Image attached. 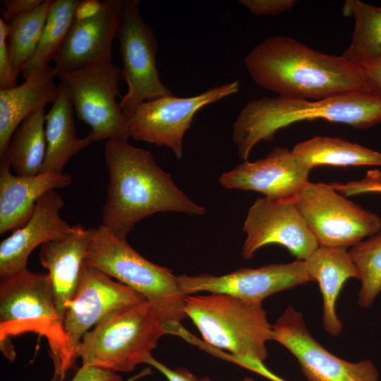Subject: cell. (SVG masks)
<instances>
[{
	"label": "cell",
	"instance_id": "1",
	"mask_svg": "<svg viewBox=\"0 0 381 381\" xmlns=\"http://www.w3.org/2000/svg\"><path fill=\"white\" fill-rule=\"evenodd\" d=\"M104 157L109 183L102 224L117 236L126 238L137 222L155 213L205 214V209L176 186L150 152L128 140H109Z\"/></svg>",
	"mask_w": 381,
	"mask_h": 381
},
{
	"label": "cell",
	"instance_id": "2",
	"mask_svg": "<svg viewBox=\"0 0 381 381\" xmlns=\"http://www.w3.org/2000/svg\"><path fill=\"white\" fill-rule=\"evenodd\" d=\"M244 62L256 84L281 97L322 99L369 91L361 67L289 36L267 38L252 49Z\"/></svg>",
	"mask_w": 381,
	"mask_h": 381
},
{
	"label": "cell",
	"instance_id": "3",
	"mask_svg": "<svg viewBox=\"0 0 381 381\" xmlns=\"http://www.w3.org/2000/svg\"><path fill=\"white\" fill-rule=\"evenodd\" d=\"M323 119L367 128L381 122V98L357 91L322 99L264 97L248 102L233 123V141L247 161L256 144L296 122Z\"/></svg>",
	"mask_w": 381,
	"mask_h": 381
},
{
	"label": "cell",
	"instance_id": "4",
	"mask_svg": "<svg viewBox=\"0 0 381 381\" xmlns=\"http://www.w3.org/2000/svg\"><path fill=\"white\" fill-rule=\"evenodd\" d=\"M26 332L44 337L54 364L51 381H64L70 370L66 339L49 276L27 268L0 281V349L16 358L11 337Z\"/></svg>",
	"mask_w": 381,
	"mask_h": 381
},
{
	"label": "cell",
	"instance_id": "5",
	"mask_svg": "<svg viewBox=\"0 0 381 381\" xmlns=\"http://www.w3.org/2000/svg\"><path fill=\"white\" fill-rule=\"evenodd\" d=\"M83 264L97 269L143 295L152 306L168 332L179 329L186 317L178 277L136 252L102 224L92 228Z\"/></svg>",
	"mask_w": 381,
	"mask_h": 381
},
{
	"label": "cell",
	"instance_id": "6",
	"mask_svg": "<svg viewBox=\"0 0 381 381\" xmlns=\"http://www.w3.org/2000/svg\"><path fill=\"white\" fill-rule=\"evenodd\" d=\"M184 312L208 344L228 351L238 363L265 361L274 332L262 303L226 294L187 295Z\"/></svg>",
	"mask_w": 381,
	"mask_h": 381
},
{
	"label": "cell",
	"instance_id": "7",
	"mask_svg": "<svg viewBox=\"0 0 381 381\" xmlns=\"http://www.w3.org/2000/svg\"><path fill=\"white\" fill-rule=\"evenodd\" d=\"M168 330L147 301L119 309L86 332L76 349L82 366L128 373L145 363Z\"/></svg>",
	"mask_w": 381,
	"mask_h": 381
},
{
	"label": "cell",
	"instance_id": "8",
	"mask_svg": "<svg viewBox=\"0 0 381 381\" xmlns=\"http://www.w3.org/2000/svg\"><path fill=\"white\" fill-rule=\"evenodd\" d=\"M56 77L78 119L90 127L87 135L92 142L131 138L126 115L116 101L121 79L119 67L110 62L60 72Z\"/></svg>",
	"mask_w": 381,
	"mask_h": 381
},
{
	"label": "cell",
	"instance_id": "9",
	"mask_svg": "<svg viewBox=\"0 0 381 381\" xmlns=\"http://www.w3.org/2000/svg\"><path fill=\"white\" fill-rule=\"evenodd\" d=\"M319 246L351 247L381 231V217L330 184L308 181L294 200Z\"/></svg>",
	"mask_w": 381,
	"mask_h": 381
},
{
	"label": "cell",
	"instance_id": "10",
	"mask_svg": "<svg viewBox=\"0 0 381 381\" xmlns=\"http://www.w3.org/2000/svg\"><path fill=\"white\" fill-rule=\"evenodd\" d=\"M238 81L211 87L190 97L164 95L146 100L125 114L131 137L168 147L180 159L183 139L195 114L203 107L239 90Z\"/></svg>",
	"mask_w": 381,
	"mask_h": 381
},
{
	"label": "cell",
	"instance_id": "11",
	"mask_svg": "<svg viewBox=\"0 0 381 381\" xmlns=\"http://www.w3.org/2000/svg\"><path fill=\"white\" fill-rule=\"evenodd\" d=\"M140 1L126 0L117 37L120 44L121 79L128 92L119 106L129 113L140 103L173 93L162 83L156 66L157 41L139 12Z\"/></svg>",
	"mask_w": 381,
	"mask_h": 381
},
{
	"label": "cell",
	"instance_id": "12",
	"mask_svg": "<svg viewBox=\"0 0 381 381\" xmlns=\"http://www.w3.org/2000/svg\"><path fill=\"white\" fill-rule=\"evenodd\" d=\"M145 300L126 285L83 264L77 291L66 303L63 319L70 369L77 359L76 349L91 327L114 311Z\"/></svg>",
	"mask_w": 381,
	"mask_h": 381
},
{
	"label": "cell",
	"instance_id": "13",
	"mask_svg": "<svg viewBox=\"0 0 381 381\" xmlns=\"http://www.w3.org/2000/svg\"><path fill=\"white\" fill-rule=\"evenodd\" d=\"M272 329L274 340L294 355L308 381H380L372 361L349 362L324 348L310 333L303 314L291 306Z\"/></svg>",
	"mask_w": 381,
	"mask_h": 381
},
{
	"label": "cell",
	"instance_id": "14",
	"mask_svg": "<svg viewBox=\"0 0 381 381\" xmlns=\"http://www.w3.org/2000/svg\"><path fill=\"white\" fill-rule=\"evenodd\" d=\"M243 229L246 234L241 250L244 260L252 258L260 248L276 243L297 260H305L319 246L294 201L257 198Z\"/></svg>",
	"mask_w": 381,
	"mask_h": 381
},
{
	"label": "cell",
	"instance_id": "15",
	"mask_svg": "<svg viewBox=\"0 0 381 381\" xmlns=\"http://www.w3.org/2000/svg\"><path fill=\"white\" fill-rule=\"evenodd\" d=\"M177 277L180 289L185 295L205 291L256 303H262L277 292L313 282L304 260H301L258 268H241L220 276L183 274Z\"/></svg>",
	"mask_w": 381,
	"mask_h": 381
},
{
	"label": "cell",
	"instance_id": "16",
	"mask_svg": "<svg viewBox=\"0 0 381 381\" xmlns=\"http://www.w3.org/2000/svg\"><path fill=\"white\" fill-rule=\"evenodd\" d=\"M126 0H103L94 16L74 18L54 62L56 73L111 62Z\"/></svg>",
	"mask_w": 381,
	"mask_h": 381
},
{
	"label": "cell",
	"instance_id": "17",
	"mask_svg": "<svg viewBox=\"0 0 381 381\" xmlns=\"http://www.w3.org/2000/svg\"><path fill=\"white\" fill-rule=\"evenodd\" d=\"M310 171L291 150L277 147L262 159L243 161L223 173L219 182L227 189L253 190L271 199L294 202L309 181Z\"/></svg>",
	"mask_w": 381,
	"mask_h": 381
},
{
	"label": "cell",
	"instance_id": "18",
	"mask_svg": "<svg viewBox=\"0 0 381 381\" xmlns=\"http://www.w3.org/2000/svg\"><path fill=\"white\" fill-rule=\"evenodd\" d=\"M64 205L55 190L37 202L28 221L0 244V277L6 278L26 269L30 254L38 246L64 237L71 226L61 217Z\"/></svg>",
	"mask_w": 381,
	"mask_h": 381
},
{
	"label": "cell",
	"instance_id": "19",
	"mask_svg": "<svg viewBox=\"0 0 381 381\" xmlns=\"http://www.w3.org/2000/svg\"><path fill=\"white\" fill-rule=\"evenodd\" d=\"M0 234L15 231L31 217L38 200L46 193L68 186V174L44 172L30 176L13 174L0 159Z\"/></svg>",
	"mask_w": 381,
	"mask_h": 381
},
{
	"label": "cell",
	"instance_id": "20",
	"mask_svg": "<svg viewBox=\"0 0 381 381\" xmlns=\"http://www.w3.org/2000/svg\"><path fill=\"white\" fill-rule=\"evenodd\" d=\"M91 233L92 228L75 224L62 238L40 247V262L49 271L56 310L62 320L65 304L74 296L78 287Z\"/></svg>",
	"mask_w": 381,
	"mask_h": 381
},
{
	"label": "cell",
	"instance_id": "21",
	"mask_svg": "<svg viewBox=\"0 0 381 381\" xmlns=\"http://www.w3.org/2000/svg\"><path fill=\"white\" fill-rule=\"evenodd\" d=\"M56 71L49 65L41 68L20 85L0 89V159L4 157L11 138L21 122L47 103L52 104L59 93L54 78Z\"/></svg>",
	"mask_w": 381,
	"mask_h": 381
},
{
	"label": "cell",
	"instance_id": "22",
	"mask_svg": "<svg viewBox=\"0 0 381 381\" xmlns=\"http://www.w3.org/2000/svg\"><path fill=\"white\" fill-rule=\"evenodd\" d=\"M307 272L319 284L323 298L325 331L337 337L343 325L336 313V303L346 281L359 279L358 270L346 248L319 246L305 260Z\"/></svg>",
	"mask_w": 381,
	"mask_h": 381
},
{
	"label": "cell",
	"instance_id": "23",
	"mask_svg": "<svg viewBox=\"0 0 381 381\" xmlns=\"http://www.w3.org/2000/svg\"><path fill=\"white\" fill-rule=\"evenodd\" d=\"M59 93L45 115L46 155L40 173H63L68 162L92 141L87 135L76 136L74 109L64 87L59 84Z\"/></svg>",
	"mask_w": 381,
	"mask_h": 381
},
{
	"label": "cell",
	"instance_id": "24",
	"mask_svg": "<svg viewBox=\"0 0 381 381\" xmlns=\"http://www.w3.org/2000/svg\"><path fill=\"white\" fill-rule=\"evenodd\" d=\"M291 151L310 170L320 165L381 166V152L339 138L315 136L299 142Z\"/></svg>",
	"mask_w": 381,
	"mask_h": 381
},
{
	"label": "cell",
	"instance_id": "25",
	"mask_svg": "<svg viewBox=\"0 0 381 381\" xmlns=\"http://www.w3.org/2000/svg\"><path fill=\"white\" fill-rule=\"evenodd\" d=\"M44 107L25 118L13 132L5 159L16 175L30 176L40 173L46 155Z\"/></svg>",
	"mask_w": 381,
	"mask_h": 381
},
{
	"label": "cell",
	"instance_id": "26",
	"mask_svg": "<svg viewBox=\"0 0 381 381\" xmlns=\"http://www.w3.org/2000/svg\"><path fill=\"white\" fill-rule=\"evenodd\" d=\"M342 10L344 16L353 18L355 28L351 44L341 56L357 66L381 58V7L346 0Z\"/></svg>",
	"mask_w": 381,
	"mask_h": 381
},
{
	"label": "cell",
	"instance_id": "27",
	"mask_svg": "<svg viewBox=\"0 0 381 381\" xmlns=\"http://www.w3.org/2000/svg\"><path fill=\"white\" fill-rule=\"evenodd\" d=\"M80 2V0H54L35 52L21 71L24 79L54 61L68 35Z\"/></svg>",
	"mask_w": 381,
	"mask_h": 381
},
{
	"label": "cell",
	"instance_id": "28",
	"mask_svg": "<svg viewBox=\"0 0 381 381\" xmlns=\"http://www.w3.org/2000/svg\"><path fill=\"white\" fill-rule=\"evenodd\" d=\"M54 0H45L32 11L8 24L7 47L13 69L19 73L35 52Z\"/></svg>",
	"mask_w": 381,
	"mask_h": 381
},
{
	"label": "cell",
	"instance_id": "29",
	"mask_svg": "<svg viewBox=\"0 0 381 381\" xmlns=\"http://www.w3.org/2000/svg\"><path fill=\"white\" fill-rule=\"evenodd\" d=\"M349 253L358 270V303L368 308L381 292V231L351 246Z\"/></svg>",
	"mask_w": 381,
	"mask_h": 381
},
{
	"label": "cell",
	"instance_id": "30",
	"mask_svg": "<svg viewBox=\"0 0 381 381\" xmlns=\"http://www.w3.org/2000/svg\"><path fill=\"white\" fill-rule=\"evenodd\" d=\"M330 185L345 197L365 193H381V171L377 169L369 170L361 180L344 183H332Z\"/></svg>",
	"mask_w": 381,
	"mask_h": 381
},
{
	"label": "cell",
	"instance_id": "31",
	"mask_svg": "<svg viewBox=\"0 0 381 381\" xmlns=\"http://www.w3.org/2000/svg\"><path fill=\"white\" fill-rule=\"evenodd\" d=\"M8 29V24L0 18V89L17 86L18 73L12 67L7 47Z\"/></svg>",
	"mask_w": 381,
	"mask_h": 381
},
{
	"label": "cell",
	"instance_id": "32",
	"mask_svg": "<svg viewBox=\"0 0 381 381\" xmlns=\"http://www.w3.org/2000/svg\"><path fill=\"white\" fill-rule=\"evenodd\" d=\"M238 2L251 13L258 16H276L291 10L295 0H241Z\"/></svg>",
	"mask_w": 381,
	"mask_h": 381
},
{
	"label": "cell",
	"instance_id": "33",
	"mask_svg": "<svg viewBox=\"0 0 381 381\" xmlns=\"http://www.w3.org/2000/svg\"><path fill=\"white\" fill-rule=\"evenodd\" d=\"M42 2V0L3 1L1 19L8 24L15 18L32 11Z\"/></svg>",
	"mask_w": 381,
	"mask_h": 381
},
{
	"label": "cell",
	"instance_id": "34",
	"mask_svg": "<svg viewBox=\"0 0 381 381\" xmlns=\"http://www.w3.org/2000/svg\"><path fill=\"white\" fill-rule=\"evenodd\" d=\"M69 381H123L115 372L97 367L81 366Z\"/></svg>",
	"mask_w": 381,
	"mask_h": 381
},
{
	"label": "cell",
	"instance_id": "35",
	"mask_svg": "<svg viewBox=\"0 0 381 381\" xmlns=\"http://www.w3.org/2000/svg\"><path fill=\"white\" fill-rule=\"evenodd\" d=\"M145 363L157 369L169 381H211L208 377L198 378L183 368L171 370L155 359L152 356L147 358Z\"/></svg>",
	"mask_w": 381,
	"mask_h": 381
},
{
	"label": "cell",
	"instance_id": "36",
	"mask_svg": "<svg viewBox=\"0 0 381 381\" xmlns=\"http://www.w3.org/2000/svg\"><path fill=\"white\" fill-rule=\"evenodd\" d=\"M361 68L369 91L381 98V58L359 66Z\"/></svg>",
	"mask_w": 381,
	"mask_h": 381
},
{
	"label": "cell",
	"instance_id": "37",
	"mask_svg": "<svg viewBox=\"0 0 381 381\" xmlns=\"http://www.w3.org/2000/svg\"><path fill=\"white\" fill-rule=\"evenodd\" d=\"M101 1L85 0L80 1L75 12L74 18L84 19L95 15L101 8Z\"/></svg>",
	"mask_w": 381,
	"mask_h": 381
},
{
	"label": "cell",
	"instance_id": "38",
	"mask_svg": "<svg viewBox=\"0 0 381 381\" xmlns=\"http://www.w3.org/2000/svg\"><path fill=\"white\" fill-rule=\"evenodd\" d=\"M250 370L258 373L264 377L272 381H286L285 380L278 377L271 371H270L263 364V363H255L250 368Z\"/></svg>",
	"mask_w": 381,
	"mask_h": 381
},
{
	"label": "cell",
	"instance_id": "39",
	"mask_svg": "<svg viewBox=\"0 0 381 381\" xmlns=\"http://www.w3.org/2000/svg\"><path fill=\"white\" fill-rule=\"evenodd\" d=\"M244 381H255V380L253 378L247 377H245Z\"/></svg>",
	"mask_w": 381,
	"mask_h": 381
},
{
	"label": "cell",
	"instance_id": "40",
	"mask_svg": "<svg viewBox=\"0 0 381 381\" xmlns=\"http://www.w3.org/2000/svg\"><path fill=\"white\" fill-rule=\"evenodd\" d=\"M135 377H133V379L130 380L129 381H132V380H134L135 378Z\"/></svg>",
	"mask_w": 381,
	"mask_h": 381
}]
</instances>
